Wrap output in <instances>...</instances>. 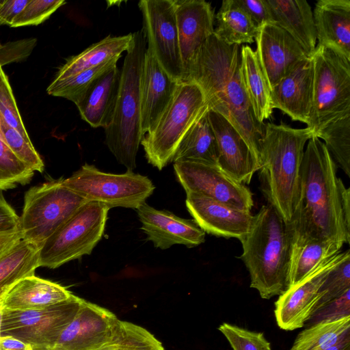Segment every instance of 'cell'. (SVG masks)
Listing matches in <instances>:
<instances>
[{"label":"cell","instance_id":"1","mask_svg":"<svg viewBox=\"0 0 350 350\" xmlns=\"http://www.w3.org/2000/svg\"><path fill=\"white\" fill-rule=\"evenodd\" d=\"M241 46L228 45L213 34L186 81L200 86L209 109L221 115L237 130L259 165L265 123L256 120L245 89Z\"/></svg>","mask_w":350,"mask_h":350},{"label":"cell","instance_id":"2","mask_svg":"<svg viewBox=\"0 0 350 350\" xmlns=\"http://www.w3.org/2000/svg\"><path fill=\"white\" fill-rule=\"evenodd\" d=\"M260 145L259 179L264 196L286 223L302 196L301 166L306 142L314 136L306 127L265 123Z\"/></svg>","mask_w":350,"mask_h":350},{"label":"cell","instance_id":"3","mask_svg":"<svg viewBox=\"0 0 350 350\" xmlns=\"http://www.w3.org/2000/svg\"><path fill=\"white\" fill-rule=\"evenodd\" d=\"M337 165L324 143L312 136L307 143L301 166V206L308 221L325 239L349 243L345 224Z\"/></svg>","mask_w":350,"mask_h":350},{"label":"cell","instance_id":"4","mask_svg":"<svg viewBox=\"0 0 350 350\" xmlns=\"http://www.w3.org/2000/svg\"><path fill=\"white\" fill-rule=\"evenodd\" d=\"M239 241L250 287L265 299L282 294L288 288L289 242L281 215L272 206H262Z\"/></svg>","mask_w":350,"mask_h":350},{"label":"cell","instance_id":"5","mask_svg":"<svg viewBox=\"0 0 350 350\" xmlns=\"http://www.w3.org/2000/svg\"><path fill=\"white\" fill-rule=\"evenodd\" d=\"M143 29L133 33L121 70L117 102L105 144L117 161L127 170L136 167L137 153L143 138L141 129V84L146 51Z\"/></svg>","mask_w":350,"mask_h":350},{"label":"cell","instance_id":"6","mask_svg":"<svg viewBox=\"0 0 350 350\" xmlns=\"http://www.w3.org/2000/svg\"><path fill=\"white\" fill-rule=\"evenodd\" d=\"M208 109L198 84L180 82L170 105L141 141L148 162L159 170L172 162L184 136Z\"/></svg>","mask_w":350,"mask_h":350},{"label":"cell","instance_id":"7","mask_svg":"<svg viewBox=\"0 0 350 350\" xmlns=\"http://www.w3.org/2000/svg\"><path fill=\"white\" fill-rule=\"evenodd\" d=\"M311 57L313 100L307 127L316 137L329 124L350 115V60L318 45Z\"/></svg>","mask_w":350,"mask_h":350},{"label":"cell","instance_id":"8","mask_svg":"<svg viewBox=\"0 0 350 350\" xmlns=\"http://www.w3.org/2000/svg\"><path fill=\"white\" fill-rule=\"evenodd\" d=\"M109 208L87 202L40 247L39 267L50 269L90 255L101 239Z\"/></svg>","mask_w":350,"mask_h":350},{"label":"cell","instance_id":"9","mask_svg":"<svg viewBox=\"0 0 350 350\" xmlns=\"http://www.w3.org/2000/svg\"><path fill=\"white\" fill-rule=\"evenodd\" d=\"M87 202L64 185L62 179L31 187L25 193L19 216L22 239L40 247Z\"/></svg>","mask_w":350,"mask_h":350},{"label":"cell","instance_id":"10","mask_svg":"<svg viewBox=\"0 0 350 350\" xmlns=\"http://www.w3.org/2000/svg\"><path fill=\"white\" fill-rule=\"evenodd\" d=\"M64 185L88 202H98L109 209L124 207L137 209L146 202L155 187L146 176L131 170L121 174L104 172L85 163L70 177L62 179Z\"/></svg>","mask_w":350,"mask_h":350},{"label":"cell","instance_id":"11","mask_svg":"<svg viewBox=\"0 0 350 350\" xmlns=\"http://www.w3.org/2000/svg\"><path fill=\"white\" fill-rule=\"evenodd\" d=\"M83 299L73 295L62 303L39 309L3 308L1 336H11L33 350L53 349L61 334L77 312Z\"/></svg>","mask_w":350,"mask_h":350},{"label":"cell","instance_id":"12","mask_svg":"<svg viewBox=\"0 0 350 350\" xmlns=\"http://www.w3.org/2000/svg\"><path fill=\"white\" fill-rule=\"evenodd\" d=\"M138 6L142 14L147 48L171 77L183 82L174 0H142Z\"/></svg>","mask_w":350,"mask_h":350},{"label":"cell","instance_id":"13","mask_svg":"<svg viewBox=\"0 0 350 350\" xmlns=\"http://www.w3.org/2000/svg\"><path fill=\"white\" fill-rule=\"evenodd\" d=\"M176 178L186 193L200 195L240 210L250 211L254 206L252 193L218 165L195 162L174 163Z\"/></svg>","mask_w":350,"mask_h":350},{"label":"cell","instance_id":"14","mask_svg":"<svg viewBox=\"0 0 350 350\" xmlns=\"http://www.w3.org/2000/svg\"><path fill=\"white\" fill-rule=\"evenodd\" d=\"M286 224L289 242L288 288L339 253L343 244L323 237L305 217L301 203Z\"/></svg>","mask_w":350,"mask_h":350},{"label":"cell","instance_id":"15","mask_svg":"<svg viewBox=\"0 0 350 350\" xmlns=\"http://www.w3.org/2000/svg\"><path fill=\"white\" fill-rule=\"evenodd\" d=\"M345 254L346 251L340 252L326 260L304 279L279 295L274 313L280 329L291 331L305 326L320 299L321 286Z\"/></svg>","mask_w":350,"mask_h":350},{"label":"cell","instance_id":"16","mask_svg":"<svg viewBox=\"0 0 350 350\" xmlns=\"http://www.w3.org/2000/svg\"><path fill=\"white\" fill-rule=\"evenodd\" d=\"M118 320L108 309L83 299L53 349L100 350L110 340Z\"/></svg>","mask_w":350,"mask_h":350},{"label":"cell","instance_id":"17","mask_svg":"<svg viewBox=\"0 0 350 350\" xmlns=\"http://www.w3.org/2000/svg\"><path fill=\"white\" fill-rule=\"evenodd\" d=\"M183 81L195 64L202 48L213 34L214 12L204 0H174Z\"/></svg>","mask_w":350,"mask_h":350},{"label":"cell","instance_id":"18","mask_svg":"<svg viewBox=\"0 0 350 350\" xmlns=\"http://www.w3.org/2000/svg\"><path fill=\"white\" fill-rule=\"evenodd\" d=\"M255 50L270 90L300 61L309 57L301 46L276 23L259 27Z\"/></svg>","mask_w":350,"mask_h":350},{"label":"cell","instance_id":"19","mask_svg":"<svg viewBox=\"0 0 350 350\" xmlns=\"http://www.w3.org/2000/svg\"><path fill=\"white\" fill-rule=\"evenodd\" d=\"M142 230L154 246L161 250L176 244L196 247L205 241V232L193 219L180 218L146 202L137 209Z\"/></svg>","mask_w":350,"mask_h":350},{"label":"cell","instance_id":"20","mask_svg":"<svg viewBox=\"0 0 350 350\" xmlns=\"http://www.w3.org/2000/svg\"><path fill=\"white\" fill-rule=\"evenodd\" d=\"M208 118L216 139L219 167L236 181L250 184L260 167L249 146L221 115L208 109Z\"/></svg>","mask_w":350,"mask_h":350},{"label":"cell","instance_id":"21","mask_svg":"<svg viewBox=\"0 0 350 350\" xmlns=\"http://www.w3.org/2000/svg\"><path fill=\"white\" fill-rule=\"evenodd\" d=\"M187 208L197 224L208 234L240 239L250 230L254 215L213 199L188 193Z\"/></svg>","mask_w":350,"mask_h":350},{"label":"cell","instance_id":"22","mask_svg":"<svg viewBox=\"0 0 350 350\" xmlns=\"http://www.w3.org/2000/svg\"><path fill=\"white\" fill-rule=\"evenodd\" d=\"M314 66L310 57L297 64L270 90L273 109L308 124L313 100Z\"/></svg>","mask_w":350,"mask_h":350},{"label":"cell","instance_id":"23","mask_svg":"<svg viewBox=\"0 0 350 350\" xmlns=\"http://www.w3.org/2000/svg\"><path fill=\"white\" fill-rule=\"evenodd\" d=\"M178 82L160 66L146 48L141 84V129L143 137L151 132L170 105Z\"/></svg>","mask_w":350,"mask_h":350},{"label":"cell","instance_id":"24","mask_svg":"<svg viewBox=\"0 0 350 350\" xmlns=\"http://www.w3.org/2000/svg\"><path fill=\"white\" fill-rule=\"evenodd\" d=\"M313 18L317 45L331 48L350 60V1L319 0Z\"/></svg>","mask_w":350,"mask_h":350},{"label":"cell","instance_id":"25","mask_svg":"<svg viewBox=\"0 0 350 350\" xmlns=\"http://www.w3.org/2000/svg\"><path fill=\"white\" fill-rule=\"evenodd\" d=\"M121 71L113 66L92 83L76 104L81 118L93 128L105 129L113 118Z\"/></svg>","mask_w":350,"mask_h":350},{"label":"cell","instance_id":"26","mask_svg":"<svg viewBox=\"0 0 350 350\" xmlns=\"http://www.w3.org/2000/svg\"><path fill=\"white\" fill-rule=\"evenodd\" d=\"M73 295L59 284L33 275L17 282L1 301L5 309H39L65 301Z\"/></svg>","mask_w":350,"mask_h":350},{"label":"cell","instance_id":"27","mask_svg":"<svg viewBox=\"0 0 350 350\" xmlns=\"http://www.w3.org/2000/svg\"><path fill=\"white\" fill-rule=\"evenodd\" d=\"M275 23L288 33L310 57L317 46L313 12L304 0H267Z\"/></svg>","mask_w":350,"mask_h":350},{"label":"cell","instance_id":"28","mask_svg":"<svg viewBox=\"0 0 350 350\" xmlns=\"http://www.w3.org/2000/svg\"><path fill=\"white\" fill-rule=\"evenodd\" d=\"M132 36L133 33L120 36L109 35L92 44L79 54L69 58L59 68L53 80L66 79L115 59H120L121 54L129 47Z\"/></svg>","mask_w":350,"mask_h":350},{"label":"cell","instance_id":"29","mask_svg":"<svg viewBox=\"0 0 350 350\" xmlns=\"http://www.w3.org/2000/svg\"><path fill=\"white\" fill-rule=\"evenodd\" d=\"M241 53L245 89L256 120L264 124L273 109L269 83L256 51L248 45H242Z\"/></svg>","mask_w":350,"mask_h":350},{"label":"cell","instance_id":"30","mask_svg":"<svg viewBox=\"0 0 350 350\" xmlns=\"http://www.w3.org/2000/svg\"><path fill=\"white\" fill-rule=\"evenodd\" d=\"M40 247L21 239L0 253V300L20 280L35 275Z\"/></svg>","mask_w":350,"mask_h":350},{"label":"cell","instance_id":"31","mask_svg":"<svg viewBox=\"0 0 350 350\" xmlns=\"http://www.w3.org/2000/svg\"><path fill=\"white\" fill-rule=\"evenodd\" d=\"M208 111L184 136L172 162L195 161L218 165L217 143L208 120Z\"/></svg>","mask_w":350,"mask_h":350},{"label":"cell","instance_id":"32","mask_svg":"<svg viewBox=\"0 0 350 350\" xmlns=\"http://www.w3.org/2000/svg\"><path fill=\"white\" fill-rule=\"evenodd\" d=\"M213 34L228 45L251 44L255 41L259 27L234 0H224L216 16Z\"/></svg>","mask_w":350,"mask_h":350},{"label":"cell","instance_id":"33","mask_svg":"<svg viewBox=\"0 0 350 350\" xmlns=\"http://www.w3.org/2000/svg\"><path fill=\"white\" fill-rule=\"evenodd\" d=\"M350 337V317L321 322L304 329L291 350H326Z\"/></svg>","mask_w":350,"mask_h":350},{"label":"cell","instance_id":"34","mask_svg":"<svg viewBox=\"0 0 350 350\" xmlns=\"http://www.w3.org/2000/svg\"><path fill=\"white\" fill-rule=\"evenodd\" d=\"M100 350H165L162 343L145 328L118 320L110 340Z\"/></svg>","mask_w":350,"mask_h":350},{"label":"cell","instance_id":"35","mask_svg":"<svg viewBox=\"0 0 350 350\" xmlns=\"http://www.w3.org/2000/svg\"><path fill=\"white\" fill-rule=\"evenodd\" d=\"M316 137L325 142L336 165L350 177V115L329 124Z\"/></svg>","mask_w":350,"mask_h":350},{"label":"cell","instance_id":"36","mask_svg":"<svg viewBox=\"0 0 350 350\" xmlns=\"http://www.w3.org/2000/svg\"><path fill=\"white\" fill-rule=\"evenodd\" d=\"M118 60L119 59H115L74 76L61 80H53L47 88L46 92L49 95L68 99L76 105L96 79L117 64Z\"/></svg>","mask_w":350,"mask_h":350},{"label":"cell","instance_id":"37","mask_svg":"<svg viewBox=\"0 0 350 350\" xmlns=\"http://www.w3.org/2000/svg\"><path fill=\"white\" fill-rule=\"evenodd\" d=\"M0 137L14 154L33 172H42L44 164L31 141L8 125L0 115Z\"/></svg>","mask_w":350,"mask_h":350},{"label":"cell","instance_id":"38","mask_svg":"<svg viewBox=\"0 0 350 350\" xmlns=\"http://www.w3.org/2000/svg\"><path fill=\"white\" fill-rule=\"evenodd\" d=\"M34 172L18 159L0 137V190L28 183Z\"/></svg>","mask_w":350,"mask_h":350},{"label":"cell","instance_id":"39","mask_svg":"<svg viewBox=\"0 0 350 350\" xmlns=\"http://www.w3.org/2000/svg\"><path fill=\"white\" fill-rule=\"evenodd\" d=\"M349 289H350V252L349 250H347L342 259L329 271L321 286L320 299L314 312L340 297Z\"/></svg>","mask_w":350,"mask_h":350},{"label":"cell","instance_id":"40","mask_svg":"<svg viewBox=\"0 0 350 350\" xmlns=\"http://www.w3.org/2000/svg\"><path fill=\"white\" fill-rule=\"evenodd\" d=\"M218 329L224 335L233 350H271V344L261 332L222 323Z\"/></svg>","mask_w":350,"mask_h":350},{"label":"cell","instance_id":"41","mask_svg":"<svg viewBox=\"0 0 350 350\" xmlns=\"http://www.w3.org/2000/svg\"><path fill=\"white\" fill-rule=\"evenodd\" d=\"M0 115L5 122L31 141L23 122L8 77L0 64Z\"/></svg>","mask_w":350,"mask_h":350},{"label":"cell","instance_id":"42","mask_svg":"<svg viewBox=\"0 0 350 350\" xmlns=\"http://www.w3.org/2000/svg\"><path fill=\"white\" fill-rule=\"evenodd\" d=\"M65 3L66 2L64 0H29L10 27L38 25Z\"/></svg>","mask_w":350,"mask_h":350},{"label":"cell","instance_id":"43","mask_svg":"<svg viewBox=\"0 0 350 350\" xmlns=\"http://www.w3.org/2000/svg\"><path fill=\"white\" fill-rule=\"evenodd\" d=\"M348 317H350V289L315 310L306 325L308 327L321 322L336 321Z\"/></svg>","mask_w":350,"mask_h":350},{"label":"cell","instance_id":"44","mask_svg":"<svg viewBox=\"0 0 350 350\" xmlns=\"http://www.w3.org/2000/svg\"><path fill=\"white\" fill-rule=\"evenodd\" d=\"M258 25L275 23L270 7L267 0H234Z\"/></svg>","mask_w":350,"mask_h":350},{"label":"cell","instance_id":"45","mask_svg":"<svg viewBox=\"0 0 350 350\" xmlns=\"http://www.w3.org/2000/svg\"><path fill=\"white\" fill-rule=\"evenodd\" d=\"M36 40L31 38L1 45L0 48V64L21 60L30 54L36 45Z\"/></svg>","mask_w":350,"mask_h":350},{"label":"cell","instance_id":"46","mask_svg":"<svg viewBox=\"0 0 350 350\" xmlns=\"http://www.w3.org/2000/svg\"><path fill=\"white\" fill-rule=\"evenodd\" d=\"M20 217L5 198L0 195V234L19 230Z\"/></svg>","mask_w":350,"mask_h":350},{"label":"cell","instance_id":"47","mask_svg":"<svg viewBox=\"0 0 350 350\" xmlns=\"http://www.w3.org/2000/svg\"><path fill=\"white\" fill-rule=\"evenodd\" d=\"M29 0H0V25L11 26Z\"/></svg>","mask_w":350,"mask_h":350},{"label":"cell","instance_id":"48","mask_svg":"<svg viewBox=\"0 0 350 350\" xmlns=\"http://www.w3.org/2000/svg\"><path fill=\"white\" fill-rule=\"evenodd\" d=\"M0 350H33V349L30 345L13 336H1Z\"/></svg>","mask_w":350,"mask_h":350},{"label":"cell","instance_id":"49","mask_svg":"<svg viewBox=\"0 0 350 350\" xmlns=\"http://www.w3.org/2000/svg\"><path fill=\"white\" fill-rule=\"evenodd\" d=\"M340 193L344 221L350 230V189L346 188L342 180L340 183Z\"/></svg>","mask_w":350,"mask_h":350},{"label":"cell","instance_id":"50","mask_svg":"<svg viewBox=\"0 0 350 350\" xmlns=\"http://www.w3.org/2000/svg\"><path fill=\"white\" fill-rule=\"evenodd\" d=\"M21 239H22V234L20 230L10 233L0 234V253Z\"/></svg>","mask_w":350,"mask_h":350},{"label":"cell","instance_id":"51","mask_svg":"<svg viewBox=\"0 0 350 350\" xmlns=\"http://www.w3.org/2000/svg\"><path fill=\"white\" fill-rule=\"evenodd\" d=\"M326 350H350V337Z\"/></svg>","mask_w":350,"mask_h":350},{"label":"cell","instance_id":"52","mask_svg":"<svg viewBox=\"0 0 350 350\" xmlns=\"http://www.w3.org/2000/svg\"><path fill=\"white\" fill-rule=\"evenodd\" d=\"M3 310V306L1 304V301L0 300V336H1V323H2Z\"/></svg>","mask_w":350,"mask_h":350},{"label":"cell","instance_id":"53","mask_svg":"<svg viewBox=\"0 0 350 350\" xmlns=\"http://www.w3.org/2000/svg\"><path fill=\"white\" fill-rule=\"evenodd\" d=\"M48 350H55V349H48Z\"/></svg>","mask_w":350,"mask_h":350},{"label":"cell","instance_id":"54","mask_svg":"<svg viewBox=\"0 0 350 350\" xmlns=\"http://www.w3.org/2000/svg\"><path fill=\"white\" fill-rule=\"evenodd\" d=\"M1 44H0V48H1Z\"/></svg>","mask_w":350,"mask_h":350}]
</instances>
